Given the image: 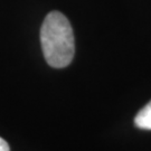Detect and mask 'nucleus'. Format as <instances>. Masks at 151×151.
I'll return each instance as SVG.
<instances>
[{"label": "nucleus", "instance_id": "obj_3", "mask_svg": "<svg viewBox=\"0 0 151 151\" xmlns=\"http://www.w3.org/2000/svg\"><path fill=\"white\" fill-rule=\"evenodd\" d=\"M0 151H10L7 141H5L2 138H0Z\"/></svg>", "mask_w": 151, "mask_h": 151}, {"label": "nucleus", "instance_id": "obj_1", "mask_svg": "<svg viewBox=\"0 0 151 151\" xmlns=\"http://www.w3.org/2000/svg\"><path fill=\"white\" fill-rule=\"evenodd\" d=\"M40 43L47 64L63 68L70 64L75 53L74 34L70 22L58 11H52L44 19Z\"/></svg>", "mask_w": 151, "mask_h": 151}, {"label": "nucleus", "instance_id": "obj_2", "mask_svg": "<svg viewBox=\"0 0 151 151\" xmlns=\"http://www.w3.org/2000/svg\"><path fill=\"white\" fill-rule=\"evenodd\" d=\"M134 124L139 129L151 130V101L135 115Z\"/></svg>", "mask_w": 151, "mask_h": 151}]
</instances>
